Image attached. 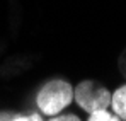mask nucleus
Listing matches in <instances>:
<instances>
[{"label":"nucleus","instance_id":"f257e3e1","mask_svg":"<svg viewBox=\"0 0 126 121\" xmlns=\"http://www.w3.org/2000/svg\"><path fill=\"white\" fill-rule=\"evenodd\" d=\"M73 99V89L65 80H51L44 84L36 97L38 106L48 116L58 114Z\"/></svg>","mask_w":126,"mask_h":121},{"label":"nucleus","instance_id":"f03ea898","mask_svg":"<svg viewBox=\"0 0 126 121\" xmlns=\"http://www.w3.org/2000/svg\"><path fill=\"white\" fill-rule=\"evenodd\" d=\"M73 97L77 104L87 113H95L111 106V92L106 87L90 80L79 84L77 89H73Z\"/></svg>","mask_w":126,"mask_h":121},{"label":"nucleus","instance_id":"7ed1b4c3","mask_svg":"<svg viewBox=\"0 0 126 121\" xmlns=\"http://www.w3.org/2000/svg\"><path fill=\"white\" fill-rule=\"evenodd\" d=\"M111 106L114 109V114L126 121V85L119 87L111 96Z\"/></svg>","mask_w":126,"mask_h":121},{"label":"nucleus","instance_id":"20e7f679","mask_svg":"<svg viewBox=\"0 0 126 121\" xmlns=\"http://www.w3.org/2000/svg\"><path fill=\"white\" fill-rule=\"evenodd\" d=\"M89 121H119V118L111 114V113H107V109H101V111L90 113Z\"/></svg>","mask_w":126,"mask_h":121},{"label":"nucleus","instance_id":"39448f33","mask_svg":"<svg viewBox=\"0 0 126 121\" xmlns=\"http://www.w3.org/2000/svg\"><path fill=\"white\" fill-rule=\"evenodd\" d=\"M12 121H43V120L38 114H32V116H26V118L24 116H14Z\"/></svg>","mask_w":126,"mask_h":121},{"label":"nucleus","instance_id":"423d86ee","mask_svg":"<svg viewBox=\"0 0 126 121\" xmlns=\"http://www.w3.org/2000/svg\"><path fill=\"white\" fill-rule=\"evenodd\" d=\"M51 121H80L77 116L73 114H65V116H58V118H53Z\"/></svg>","mask_w":126,"mask_h":121},{"label":"nucleus","instance_id":"0eeeda50","mask_svg":"<svg viewBox=\"0 0 126 121\" xmlns=\"http://www.w3.org/2000/svg\"><path fill=\"white\" fill-rule=\"evenodd\" d=\"M12 114H9V113H0V121H12Z\"/></svg>","mask_w":126,"mask_h":121}]
</instances>
